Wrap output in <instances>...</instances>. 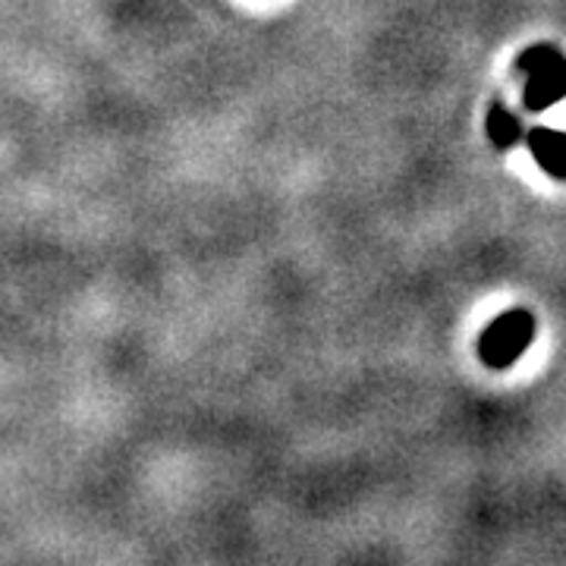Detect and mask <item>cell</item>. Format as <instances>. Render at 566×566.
Segmentation results:
<instances>
[{
    "instance_id": "obj_1",
    "label": "cell",
    "mask_w": 566,
    "mask_h": 566,
    "mask_svg": "<svg viewBox=\"0 0 566 566\" xmlns=\"http://www.w3.org/2000/svg\"><path fill=\"white\" fill-rule=\"evenodd\" d=\"M516 70L526 73L523 102L528 111H547L566 98V57L554 44H532L520 57Z\"/></svg>"
},
{
    "instance_id": "obj_2",
    "label": "cell",
    "mask_w": 566,
    "mask_h": 566,
    "mask_svg": "<svg viewBox=\"0 0 566 566\" xmlns=\"http://www.w3.org/2000/svg\"><path fill=\"white\" fill-rule=\"evenodd\" d=\"M532 337H535V318L523 308H513L488 324L485 334L479 337V356L488 368L501 371L523 359Z\"/></svg>"
},
{
    "instance_id": "obj_3",
    "label": "cell",
    "mask_w": 566,
    "mask_h": 566,
    "mask_svg": "<svg viewBox=\"0 0 566 566\" xmlns=\"http://www.w3.org/2000/svg\"><path fill=\"white\" fill-rule=\"evenodd\" d=\"M528 151L554 180H566V133L560 129H547V126H535L526 136Z\"/></svg>"
},
{
    "instance_id": "obj_4",
    "label": "cell",
    "mask_w": 566,
    "mask_h": 566,
    "mask_svg": "<svg viewBox=\"0 0 566 566\" xmlns=\"http://www.w3.org/2000/svg\"><path fill=\"white\" fill-rule=\"evenodd\" d=\"M485 133L488 139L494 142V148H513L516 142L523 139V123L516 114H510L504 104L494 102L491 104V111H488V120H485Z\"/></svg>"
}]
</instances>
